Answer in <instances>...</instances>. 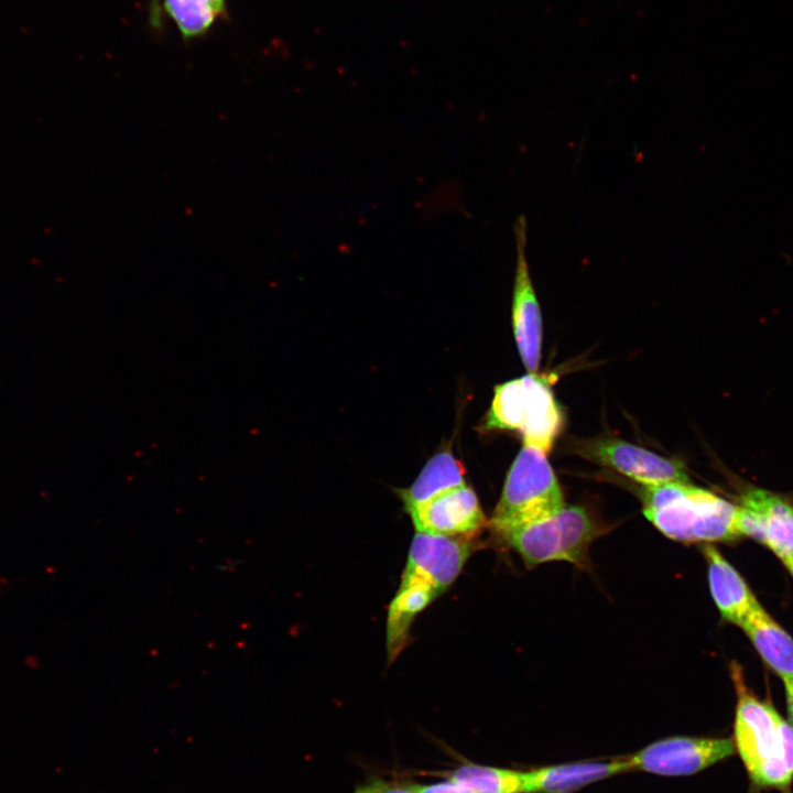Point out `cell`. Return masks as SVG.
Wrapping results in <instances>:
<instances>
[{"instance_id": "6da1fadb", "label": "cell", "mask_w": 793, "mask_h": 793, "mask_svg": "<svg viewBox=\"0 0 793 793\" xmlns=\"http://www.w3.org/2000/svg\"><path fill=\"white\" fill-rule=\"evenodd\" d=\"M731 677L738 696L735 749L757 786L789 793L793 781V728L770 703L748 689L736 663L731 665Z\"/></svg>"}, {"instance_id": "7a4b0ae2", "label": "cell", "mask_w": 793, "mask_h": 793, "mask_svg": "<svg viewBox=\"0 0 793 793\" xmlns=\"http://www.w3.org/2000/svg\"><path fill=\"white\" fill-rule=\"evenodd\" d=\"M644 517L666 537L711 543L740 537L737 506L688 481L642 488Z\"/></svg>"}, {"instance_id": "3957f363", "label": "cell", "mask_w": 793, "mask_h": 793, "mask_svg": "<svg viewBox=\"0 0 793 793\" xmlns=\"http://www.w3.org/2000/svg\"><path fill=\"white\" fill-rule=\"evenodd\" d=\"M604 531L588 510L564 504L541 519L496 532L531 568L552 561H566L584 568L590 544Z\"/></svg>"}, {"instance_id": "277c9868", "label": "cell", "mask_w": 793, "mask_h": 793, "mask_svg": "<svg viewBox=\"0 0 793 793\" xmlns=\"http://www.w3.org/2000/svg\"><path fill=\"white\" fill-rule=\"evenodd\" d=\"M563 422L562 410L548 381L530 372L496 385L484 427L519 431L523 445L548 454Z\"/></svg>"}, {"instance_id": "5b68a950", "label": "cell", "mask_w": 793, "mask_h": 793, "mask_svg": "<svg viewBox=\"0 0 793 793\" xmlns=\"http://www.w3.org/2000/svg\"><path fill=\"white\" fill-rule=\"evenodd\" d=\"M564 504L547 454L523 445L508 471L490 525L498 532L546 517Z\"/></svg>"}, {"instance_id": "8992f818", "label": "cell", "mask_w": 793, "mask_h": 793, "mask_svg": "<svg viewBox=\"0 0 793 793\" xmlns=\"http://www.w3.org/2000/svg\"><path fill=\"white\" fill-rule=\"evenodd\" d=\"M736 753L732 738L673 736L627 756L631 771L662 776L698 773Z\"/></svg>"}, {"instance_id": "52a82bcc", "label": "cell", "mask_w": 793, "mask_h": 793, "mask_svg": "<svg viewBox=\"0 0 793 793\" xmlns=\"http://www.w3.org/2000/svg\"><path fill=\"white\" fill-rule=\"evenodd\" d=\"M574 450L582 457L610 468L643 487L688 481L685 466L619 438L582 441Z\"/></svg>"}, {"instance_id": "ba28073f", "label": "cell", "mask_w": 793, "mask_h": 793, "mask_svg": "<svg viewBox=\"0 0 793 793\" xmlns=\"http://www.w3.org/2000/svg\"><path fill=\"white\" fill-rule=\"evenodd\" d=\"M737 506L740 536L751 537L769 547L782 561L793 556V504L782 496L748 487Z\"/></svg>"}, {"instance_id": "9c48e42d", "label": "cell", "mask_w": 793, "mask_h": 793, "mask_svg": "<svg viewBox=\"0 0 793 793\" xmlns=\"http://www.w3.org/2000/svg\"><path fill=\"white\" fill-rule=\"evenodd\" d=\"M515 272L512 296V326L521 360L529 372H536L541 360L542 316L526 259V219L514 222Z\"/></svg>"}, {"instance_id": "30bf717a", "label": "cell", "mask_w": 793, "mask_h": 793, "mask_svg": "<svg viewBox=\"0 0 793 793\" xmlns=\"http://www.w3.org/2000/svg\"><path fill=\"white\" fill-rule=\"evenodd\" d=\"M472 548L471 539L417 532L410 545L401 583H425L439 596L456 580Z\"/></svg>"}, {"instance_id": "8fae6325", "label": "cell", "mask_w": 793, "mask_h": 793, "mask_svg": "<svg viewBox=\"0 0 793 793\" xmlns=\"http://www.w3.org/2000/svg\"><path fill=\"white\" fill-rule=\"evenodd\" d=\"M417 532L472 539L486 517L476 492L466 486L447 490L409 512Z\"/></svg>"}, {"instance_id": "7c38bea8", "label": "cell", "mask_w": 793, "mask_h": 793, "mask_svg": "<svg viewBox=\"0 0 793 793\" xmlns=\"http://www.w3.org/2000/svg\"><path fill=\"white\" fill-rule=\"evenodd\" d=\"M630 771L628 757L543 765L522 771L523 793H575L591 783Z\"/></svg>"}, {"instance_id": "4fadbf2b", "label": "cell", "mask_w": 793, "mask_h": 793, "mask_svg": "<svg viewBox=\"0 0 793 793\" xmlns=\"http://www.w3.org/2000/svg\"><path fill=\"white\" fill-rule=\"evenodd\" d=\"M711 597L724 620L741 626L759 601L735 567L710 543L703 546Z\"/></svg>"}, {"instance_id": "5bb4252c", "label": "cell", "mask_w": 793, "mask_h": 793, "mask_svg": "<svg viewBox=\"0 0 793 793\" xmlns=\"http://www.w3.org/2000/svg\"><path fill=\"white\" fill-rule=\"evenodd\" d=\"M740 628L762 660L782 681L793 677V638L760 604L747 616Z\"/></svg>"}, {"instance_id": "9a60e30c", "label": "cell", "mask_w": 793, "mask_h": 793, "mask_svg": "<svg viewBox=\"0 0 793 793\" xmlns=\"http://www.w3.org/2000/svg\"><path fill=\"white\" fill-rule=\"evenodd\" d=\"M437 596L430 585L422 582L400 584L388 608L387 650L390 662L404 649L414 617Z\"/></svg>"}, {"instance_id": "2e32d148", "label": "cell", "mask_w": 793, "mask_h": 793, "mask_svg": "<svg viewBox=\"0 0 793 793\" xmlns=\"http://www.w3.org/2000/svg\"><path fill=\"white\" fill-rule=\"evenodd\" d=\"M463 486L466 481L461 463L449 450H444L426 463L414 482L400 491V497L410 512L432 498Z\"/></svg>"}, {"instance_id": "e0dca14e", "label": "cell", "mask_w": 793, "mask_h": 793, "mask_svg": "<svg viewBox=\"0 0 793 793\" xmlns=\"http://www.w3.org/2000/svg\"><path fill=\"white\" fill-rule=\"evenodd\" d=\"M474 793H523L522 771L465 761L446 773Z\"/></svg>"}, {"instance_id": "ac0fdd59", "label": "cell", "mask_w": 793, "mask_h": 793, "mask_svg": "<svg viewBox=\"0 0 793 793\" xmlns=\"http://www.w3.org/2000/svg\"><path fill=\"white\" fill-rule=\"evenodd\" d=\"M163 6L185 39L203 35L226 13V0H163Z\"/></svg>"}, {"instance_id": "d6986e66", "label": "cell", "mask_w": 793, "mask_h": 793, "mask_svg": "<svg viewBox=\"0 0 793 793\" xmlns=\"http://www.w3.org/2000/svg\"><path fill=\"white\" fill-rule=\"evenodd\" d=\"M354 793H414V790L413 783L372 775L356 785Z\"/></svg>"}, {"instance_id": "ffe728a7", "label": "cell", "mask_w": 793, "mask_h": 793, "mask_svg": "<svg viewBox=\"0 0 793 793\" xmlns=\"http://www.w3.org/2000/svg\"><path fill=\"white\" fill-rule=\"evenodd\" d=\"M445 776V780L438 782L427 784L413 783L414 793H474L463 782L448 775Z\"/></svg>"}, {"instance_id": "44dd1931", "label": "cell", "mask_w": 793, "mask_h": 793, "mask_svg": "<svg viewBox=\"0 0 793 793\" xmlns=\"http://www.w3.org/2000/svg\"><path fill=\"white\" fill-rule=\"evenodd\" d=\"M790 725L793 728V677L783 681Z\"/></svg>"}, {"instance_id": "7402d4cb", "label": "cell", "mask_w": 793, "mask_h": 793, "mask_svg": "<svg viewBox=\"0 0 793 793\" xmlns=\"http://www.w3.org/2000/svg\"><path fill=\"white\" fill-rule=\"evenodd\" d=\"M790 574L793 577V556L782 561Z\"/></svg>"}]
</instances>
